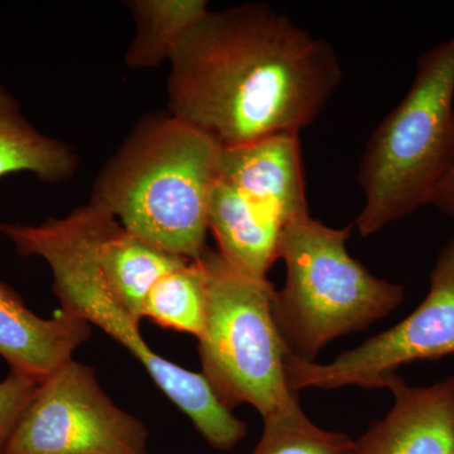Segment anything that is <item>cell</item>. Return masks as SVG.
Segmentation results:
<instances>
[{
	"mask_svg": "<svg viewBox=\"0 0 454 454\" xmlns=\"http://www.w3.org/2000/svg\"><path fill=\"white\" fill-rule=\"evenodd\" d=\"M169 64L168 113L223 148L300 136L342 80L333 44L264 3L208 11Z\"/></svg>",
	"mask_w": 454,
	"mask_h": 454,
	"instance_id": "cell-1",
	"label": "cell"
},
{
	"mask_svg": "<svg viewBox=\"0 0 454 454\" xmlns=\"http://www.w3.org/2000/svg\"><path fill=\"white\" fill-rule=\"evenodd\" d=\"M223 146L169 113L145 118L110 158L90 203L122 229L190 260L207 252L208 206Z\"/></svg>",
	"mask_w": 454,
	"mask_h": 454,
	"instance_id": "cell-2",
	"label": "cell"
},
{
	"mask_svg": "<svg viewBox=\"0 0 454 454\" xmlns=\"http://www.w3.org/2000/svg\"><path fill=\"white\" fill-rule=\"evenodd\" d=\"M101 215L100 208L89 202L64 219H49L41 225L2 223L0 232L23 258L37 256L46 262L61 309L97 325L127 348L212 448L221 452L234 450L247 437V423L220 402L202 373L154 352L140 333L142 321L107 288L97 259Z\"/></svg>",
	"mask_w": 454,
	"mask_h": 454,
	"instance_id": "cell-3",
	"label": "cell"
},
{
	"mask_svg": "<svg viewBox=\"0 0 454 454\" xmlns=\"http://www.w3.org/2000/svg\"><path fill=\"white\" fill-rule=\"evenodd\" d=\"M454 154V33L418 59L403 100L376 127L361 158L365 195L355 221L369 238L430 205Z\"/></svg>",
	"mask_w": 454,
	"mask_h": 454,
	"instance_id": "cell-4",
	"label": "cell"
},
{
	"mask_svg": "<svg viewBox=\"0 0 454 454\" xmlns=\"http://www.w3.org/2000/svg\"><path fill=\"white\" fill-rule=\"evenodd\" d=\"M352 227L334 229L309 215L284 229L286 280L274 293L273 316L289 357L316 363L331 340L366 330L404 301L400 284L373 276L349 255Z\"/></svg>",
	"mask_w": 454,
	"mask_h": 454,
	"instance_id": "cell-5",
	"label": "cell"
},
{
	"mask_svg": "<svg viewBox=\"0 0 454 454\" xmlns=\"http://www.w3.org/2000/svg\"><path fill=\"white\" fill-rule=\"evenodd\" d=\"M207 277L202 375L227 409L249 404L262 420L301 406L286 378L289 354L273 316L276 286L232 268L219 252L201 256Z\"/></svg>",
	"mask_w": 454,
	"mask_h": 454,
	"instance_id": "cell-6",
	"label": "cell"
},
{
	"mask_svg": "<svg viewBox=\"0 0 454 454\" xmlns=\"http://www.w3.org/2000/svg\"><path fill=\"white\" fill-rule=\"evenodd\" d=\"M300 136L282 134L223 148L212 184L208 226L236 270L268 279L284 229L309 216Z\"/></svg>",
	"mask_w": 454,
	"mask_h": 454,
	"instance_id": "cell-7",
	"label": "cell"
},
{
	"mask_svg": "<svg viewBox=\"0 0 454 454\" xmlns=\"http://www.w3.org/2000/svg\"><path fill=\"white\" fill-rule=\"evenodd\" d=\"M148 439L145 423L73 358L40 382L3 454H149Z\"/></svg>",
	"mask_w": 454,
	"mask_h": 454,
	"instance_id": "cell-8",
	"label": "cell"
},
{
	"mask_svg": "<svg viewBox=\"0 0 454 454\" xmlns=\"http://www.w3.org/2000/svg\"><path fill=\"white\" fill-rule=\"evenodd\" d=\"M454 354V235L439 253L430 274V288L422 303L402 322L376 334L333 363L286 360L292 390L343 387H384L385 378L400 366L438 360Z\"/></svg>",
	"mask_w": 454,
	"mask_h": 454,
	"instance_id": "cell-9",
	"label": "cell"
},
{
	"mask_svg": "<svg viewBox=\"0 0 454 454\" xmlns=\"http://www.w3.org/2000/svg\"><path fill=\"white\" fill-rule=\"evenodd\" d=\"M384 387L393 408L355 441V454H454V376L411 387L394 372Z\"/></svg>",
	"mask_w": 454,
	"mask_h": 454,
	"instance_id": "cell-10",
	"label": "cell"
},
{
	"mask_svg": "<svg viewBox=\"0 0 454 454\" xmlns=\"http://www.w3.org/2000/svg\"><path fill=\"white\" fill-rule=\"evenodd\" d=\"M91 337V325L59 309L42 318L23 303L16 291L0 282V356L16 370L43 381Z\"/></svg>",
	"mask_w": 454,
	"mask_h": 454,
	"instance_id": "cell-11",
	"label": "cell"
},
{
	"mask_svg": "<svg viewBox=\"0 0 454 454\" xmlns=\"http://www.w3.org/2000/svg\"><path fill=\"white\" fill-rule=\"evenodd\" d=\"M101 212L97 243L98 267L114 298L142 321L146 295L155 283L190 259L145 243L122 229L112 215Z\"/></svg>",
	"mask_w": 454,
	"mask_h": 454,
	"instance_id": "cell-12",
	"label": "cell"
},
{
	"mask_svg": "<svg viewBox=\"0 0 454 454\" xmlns=\"http://www.w3.org/2000/svg\"><path fill=\"white\" fill-rule=\"evenodd\" d=\"M79 166L64 143L41 133L0 82V178L29 173L47 184L66 181Z\"/></svg>",
	"mask_w": 454,
	"mask_h": 454,
	"instance_id": "cell-13",
	"label": "cell"
},
{
	"mask_svg": "<svg viewBox=\"0 0 454 454\" xmlns=\"http://www.w3.org/2000/svg\"><path fill=\"white\" fill-rule=\"evenodd\" d=\"M128 4L137 25L125 55L131 68L169 62L182 38L208 12L203 0H136Z\"/></svg>",
	"mask_w": 454,
	"mask_h": 454,
	"instance_id": "cell-14",
	"label": "cell"
},
{
	"mask_svg": "<svg viewBox=\"0 0 454 454\" xmlns=\"http://www.w3.org/2000/svg\"><path fill=\"white\" fill-rule=\"evenodd\" d=\"M207 277L202 259L186 260L160 278L143 306V318L199 339L206 321Z\"/></svg>",
	"mask_w": 454,
	"mask_h": 454,
	"instance_id": "cell-15",
	"label": "cell"
},
{
	"mask_svg": "<svg viewBox=\"0 0 454 454\" xmlns=\"http://www.w3.org/2000/svg\"><path fill=\"white\" fill-rule=\"evenodd\" d=\"M252 454H355V441L319 428L301 408L265 420Z\"/></svg>",
	"mask_w": 454,
	"mask_h": 454,
	"instance_id": "cell-16",
	"label": "cell"
},
{
	"mask_svg": "<svg viewBox=\"0 0 454 454\" xmlns=\"http://www.w3.org/2000/svg\"><path fill=\"white\" fill-rule=\"evenodd\" d=\"M40 382L16 370H11L7 378L0 382V454L4 453L9 438Z\"/></svg>",
	"mask_w": 454,
	"mask_h": 454,
	"instance_id": "cell-17",
	"label": "cell"
},
{
	"mask_svg": "<svg viewBox=\"0 0 454 454\" xmlns=\"http://www.w3.org/2000/svg\"><path fill=\"white\" fill-rule=\"evenodd\" d=\"M430 205L434 206L442 214L454 220V154L450 168L439 182Z\"/></svg>",
	"mask_w": 454,
	"mask_h": 454,
	"instance_id": "cell-18",
	"label": "cell"
}]
</instances>
